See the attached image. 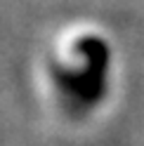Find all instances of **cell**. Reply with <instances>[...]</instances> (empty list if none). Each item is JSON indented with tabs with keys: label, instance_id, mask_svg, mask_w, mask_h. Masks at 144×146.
Segmentation results:
<instances>
[{
	"label": "cell",
	"instance_id": "1",
	"mask_svg": "<svg viewBox=\"0 0 144 146\" xmlns=\"http://www.w3.org/2000/svg\"><path fill=\"white\" fill-rule=\"evenodd\" d=\"M76 47L83 54V66L78 68L52 66V80H55L57 94L66 111L85 113L104 97L109 47L102 38H95V35L80 38Z\"/></svg>",
	"mask_w": 144,
	"mask_h": 146
}]
</instances>
